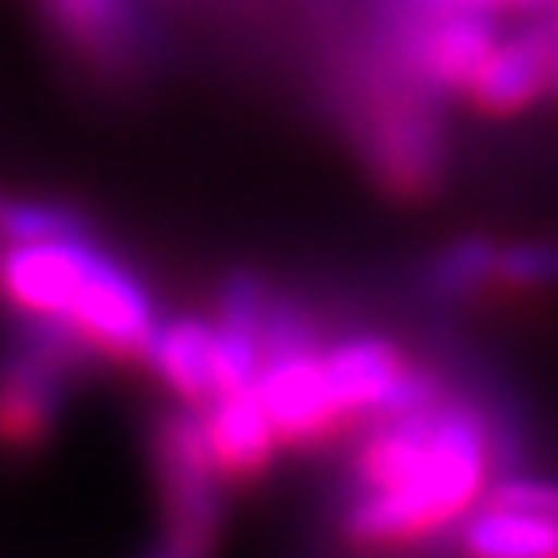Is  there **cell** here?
Listing matches in <instances>:
<instances>
[{"label":"cell","instance_id":"cell-1","mask_svg":"<svg viewBox=\"0 0 558 558\" xmlns=\"http://www.w3.org/2000/svg\"><path fill=\"white\" fill-rule=\"evenodd\" d=\"M488 426L472 405L435 401L414 414H389L356 459L360 500L348 509V534L364 546L430 534L488 484Z\"/></svg>","mask_w":558,"mask_h":558},{"label":"cell","instance_id":"cell-5","mask_svg":"<svg viewBox=\"0 0 558 558\" xmlns=\"http://www.w3.org/2000/svg\"><path fill=\"white\" fill-rule=\"evenodd\" d=\"M96 253L100 248L83 232L29 240V244H0V294L29 319L66 327Z\"/></svg>","mask_w":558,"mask_h":558},{"label":"cell","instance_id":"cell-11","mask_svg":"<svg viewBox=\"0 0 558 558\" xmlns=\"http://www.w3.org/2000/svg\"><path fill=\"white\" fill-rule=\"evenodd\" d=\"M463 550L472 558H558V521L542 509L488 500L463 525Z\"/></svg>","mask_w":558,"mask_h":558},{"label":"cell","instance_id":"cell-19","mask_svg":"<svg viewBox=\"0 0 558 558\" xmlns=\"http://www.w3.org/2000/svg\"><path fill=\"white\" fill-rule=\"evenodd\" d=\"M513 4H525V9H534V4H546V0H513Z\"/></svg>","mask_w":558,"mask_h":558},{"label":"cell","instance_id":"cell-14","mask_svg":"<svg viewBox=\"0 0 558 558\" xmlns=\"http://www.w3.org/2000/svg\"><path fill=\"white\" fill-rule=\"evenodd\" d=\"M50 9L83 46H117L129 25V0H50Z\"/></svg>","mask_w":558,"mask_h":558},{"label":"cell","instance_id":"cell-3","mask_svg":"<svg viewBox=\"0 0 558 558\" xmlns=\"http://www.w3.org/2000/svg\"><path fill=\"white\" fill-rule=\"evenodd\" d=\"M92 348L71 327L38 323L25 339V348L0 364V439L4 442H38L62 405V373L75 352Z\"/></svg>","mask_w":558,"mask_h":558},{"label":"cell","instance_id":"cell-9","mask_svg":"<svg viewBox=\"0 0 558 558\" xmlns=\"http://www.w3.org/2000/svg\"><path fill=\"white\" fill-rule=\"evenodd\" d=\"M207 442L220 459L223 476H257L260 468L274 459L278 447V426L269 422L260 405L257 389H228L207 401L203 418Z\"/></svg>","mask_w":558,"mask_h":558},{"label":"cell","instance_id":"cell-17","mask_svg":"<svg viewBox=\"0 0 558 558\" xmlns=\"http://www.w3.org/2000/svg\"><path fill=\"white\" fill-rule=\"evenodd\" d=\"M493 497L542 509V513H550V518L558 521V484H542V480H509V484H500Z\"/></svg>","mask_w":558,"mask_h":558},{"label":"cell","instance_id":"cell-20","mask_svg":"<svg viewBox=\"0 0 558 558\" xmlns=\"http://www.w3.org/2000/svg\"><path fill=\"white\" fill-rule=\"evenodd\" d=\"M555 87H558V62H555Z\"/></svg>","mask_w":558,"mask_h":558},{"label":"cell","instance_id":"cell-6","mask_svg":"<svg viewBox=\"0 0 558 558\" xmlns=\"http://www.w3.org/2000/svg\"><path fill=\"white\" fill-rule=\"evenodd\" d=\"M66 327L108 356H141L158 331V311L124 265H117L108 253H96Z\"/></svg>","mask_w":558,"mask_h":558},{"label":"cell","instance_id":"cell-8","mask_svg":"<svg viewBox=\"0 0 558 558\" xmlns=\"http://www.w3.org/2000/svg\"><path fill=\"white\" fill-rule=\"evenodd\" d=\"M555 62L558 38L550 29H530L521 38L497 41L493 54L468 83V96L480 112H493V117L521 112L555 83Z\"/></svg>","mask_w":558,"mask_h":558},{"label":"cell","instance_id":"cell-7","mask_svg":"<svg viewBox=\"0 0 558 558\" xmlns=\"http://www.w3.org/2000/svg\"><path fill=\"white\" fill-rule=\"evenodd\" d=\"M253 389H257L260 405H265L269 422L278 426L281 439L311 442L343 418L319 348L294 352V356H265Z\"/></svg>","mask_w":558,"mask_h":558},{"label":"cell","instance_id":"cell-18","mask_svg":"<svg viewBox=\"0 0 558 558\" xmlns=\"http://www.w3.org/2000/svg\"><path fill=\"white\" fill-rule=\"evenodd\" d=\"M459 4H476V9H488V4H497V0H459Z\"/></svg>","mask_w":558,"mask_h":558},{"label":"cell","instance_id":"cell-12","mask_svg":"<svg viewBox=\"0 0 558 558\" xmlns=\"http://www.w3.org/2000/svg\"><path fill=\"white\" fill-rule=\"evenodd\" d=\"M497 46V29L493 21L480 13L476 4H463L456 17H442L430 25V34L422 41V71L439 87H463L476 75L484 59Z\"/></svg>","mask_w":558,"mask_h":558},{"label":"cell","instance_id":"cell-16","mask_svg":"<svg viewBox=\"0 0 558 558\" xmlns=\"http://www.w3.org/2000/svg\"><path fill=\"white\" fill-rule=\"evenodd\" d=\"M497 278L513 290L558 286V240H521L497 248Z\"/></svg>","mask_w":558,"mask_h":558},{"label":"cell","instance_id":"cell-2","mask_svg":"<svg viewBox=\"0 0 558 558\" xmlns=\"http://www.w3.org/2000/svg\"><path fill=\"white\" fill-rule=\"evenodd\" d=\"M158 480L166 505V538L154 558H207L220 534L223 468L203 418L174 414L158 430Z\"/></svg>","mask_w":558,"mask_h":558},{"label":"cell","instance_id":"cell-15","mask_svg":"<svg viewBox=\"0 0 558 558\" xmlns=\"http://www.w3.org/2000/svg\"><path fill=\"white\" fill-rule=\"evenodd\" d=\"M71 232H83L75 211L50 207V203L4 199L0 195V244H29V240L71 236Z\"/></svg>","mask_w":558,"mask_h":558},{"label":"cell","instance_id":"cell-13","mask_svg":"<svg viewBox=\"0 0 558 558\" xmlns=\"http://www.w3.org/2000/svg\"><path fill=\"white\" fill-rule=\"evenodd\" d=\"M488 278H497V244H488L484 236H459L456 244H447L439 257L430 260L426 281L430 290L442 299H459L472 294L476 286Z\"/></svg>","mask_w":558,"mask_h":558},{"label":"cell","instance_id":"cell-4","mask_svg":"<svg viewBox=\"0 0 558 558\" xmlns=\"http://www.w3.org/2000/svg\"><path fill=\"white\" fill-rule=\"evenodd\" d=\"M323 368L331 380L343 414H414L439 401V385L430 373L405 368L393 343L373 336L343 339L323 352Z\"/></svg>","mask_w":558,"mask_h":558},{"label":"cell","instance_id":"cell-10","mask_svg":"<svg viewBox=\"0 0 558 558\" xmlns=\"http://www.w3.org/2000/svg\"><path fill=\"white\" fill-rule=\"evenodd\" d=\"M141 356L174 393L191 401H211L220 393V364H216V327L203 319L158 323L154 339Z\"/></svg>","mask_w":558,"mask_h":558}]
</instances>
